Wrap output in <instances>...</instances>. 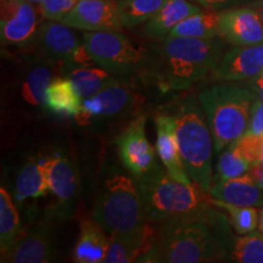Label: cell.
Listing matches in <instances>:
<instances>
[{
	"instance_id": "cell-1",
	"label": "cell",
	"mask_w": 263,
	"mask_h": 263,
	"mask_svg": "<svg viewBox=\"0 0 263 263\" xmlns=\"http://www.w3.org/2000/svg\"><path fill=\"white\" fill-rule=\"evenodd\" d=\"M155 224V240L144 263L230 261L236 238L229 218L212 203Z\"/></svg>"
},
{
	"instance_id": "cell-2",
	"label": "cell",
	"mask_w": 263,
	"mask_h": 263,
	"mask_svg": "<svg viewBox=\"0 0 263 263\" xmlns=\"http://www.w3.org/2000/svg\"><path fill=\"white\" fill-rule=\"evenodd\" d=\"M221 37L196 39L167 35L156 48L157 74L161 84L172 90H185L205 78L223 55Z\"/></svg>"
},
{
	"instance_id": "cell-3",
	"label": "cell",
	"mask_w": 263,
	"mask_h": 263,
	"mask_svg": "<svg viewBox=\"0 0 263 263\" xmlns=\"http://www.w3.org/2000/svg\"><path fill=\"white\" fill-rule=\"evenodd\" d=\"M255 100V93L246 85L228 82L210 85L199 94L216 153L219 154L248 132Z\"/></svg>"
},
{
	"instance_id": "cell-4",
	"label": "cell",
	"mask_w": 263,
	"mask_h": 263,
	"mask_svg": "<svg viewBox=\"0 0 263 263\" xmlns=\"http://www.w3.org/2000/svg\"><path fill=\"white\" fill-rule=\"evenodd\" d=\"M173 116L184 167L193 182L210 193L213 184V137L201 105L194 97H185L177 103Z\"/></svg>"
},
{
	"instance_id": "cell-5",
	"label": "cell",
	"mask_w": 263,
	"mask_h": 263,
	"mask_svg": "<svg viewBox=\"0 0 263 263\" xmlns=\"http://www.w3.org/2000/svg\"><path fill=\"white\" fill-rule=\"evenodd\" d=\"M147 222L160 223L212 203L199 184L173 178L167 171H151L139 180Z\"/></svg>"
},
{
	"instance_id": "cell-6",
	"label": "cell",
	"mask_w": 263,
	"mask_h": 263,
	"mask_svg": "<svg viewBox=\"0 0 263 263\" xmlns=\"http://www.w3.org/2000/svg\"><path fill=\"white\" fill-rule=\"evenodd\" d=\"M91 218L110 234L149 223L139 186L123 174H115L106 180Z\"/></svg>"
},
{
	"instance_id": "cell-7",
	"label": "cell",
	"mask_w": 263,
	"mask_h": 263,
	"mask_svg": "<svg viewBox=\"0 0 263 263\" xmlns=\"http://www.w3.org/2000/svg\"><path fill=\"white\" fill-rule=\"evenodd\" d=\"M83 43L93 65L114 74L129 73L141 61V51L120 31L84 32Z\"/></svg>"
},
{
	"instance_id": "cell-8",
	"label": "cell",
	"mask_w": 263,
	"mask_h": 263,
	"mask_svg": "<svg viewBox=\"0 0 263 263\" xmlns=\"http://www.w3.org/2000/svg\"><path fill=\"white\" fill-rule=\"evenodd\" d=\"M73 29L58 21L41 25L37 37L43 55L49 60L61 62L70 67L93 64L85 50L83 37L80 41Z\"/></svg>"
},
{
	"instance_id": "cell-9",
	"label": "cell",
	"mask_w": 263,
	"mask_h": 263,
	"mask_svg": "<svg viewBox=\"0 0 263 263\" xmlns=\"http://www.w3.org/2000/svg\"><path fill=\"white\" fill-rule=\"evenodd\" d=\"M41 17H44L41 6L25 0H2V42L14 47H26L38 35Z\"/></svg>"
},
{
	"instance_id": "cell-10",
	"label": "cell",
	"mask_w": 263,
	"mask_h": 263,
	"mask_svg": "<svg viewBox=\"0 0 263 263\" xmlns=\"http://www.w3.org/2000/svg\"><path fill=\"white\" fill-rule=\"evenodd\" d=\"M43 163L50 193L57 200L52 207L51 216L55 219L68 218L73 212L78 190L77 173L73 163L67 157L61 155H54L43 160Z\"/></svg>"
},
{
	"instance_id": "cell-11",
	"label": "cell",
	"mask_w": 263,
	"mask_h": 263,
	"mask_svg": "<svg viewBox=\"0 0 263 263\" xmlns=\"http://www.w3.org/2000/svg\"><path fill=\"white\" fill-rule=\"evenodd\" d=\"M145 123L144 116L136 118L116 140L123 164L138 178L149 174L155 163V150L146 138Z\"/></svg>"
},
{
	"instance_id": "cell-12",
	"label": "cell",
	"mask_w": 263,
	"mask_h": 263,
	"mask_svg": "<svg viewBox=\"0 0 263 263\" xmlns=\"http://www.w3.org/2000/svg\"><path fill=\"white\" fill-rule=\"evenodd\" d=\"M54 217L43 219L17 240L11 249L2 256V262L47 263L57 257L54 246Z\"/></svg>"
},
{
	"instance_id": "cell-13",
	"label": "cell",
	"mask_w": 263,
	"mask_h": 263,
	"mask_svg": "<svg viewBox=\"0 0 263 263\" xmlns=\"http://www.w3.org/2000/svg\"><path fill=\"white\" fill-rule=\"evenodd\" d=\"M60 22L85 32L121 31L123 27L112 0H78Z\"/></svg>"
},
{
	"instance_id": "cell-14",
	"label": "cell",
	"mask_w": 263,
	"mask_h": 263,
	"mask_svg": "<svg viewBox=\"0 0 263 263\" xmlns=\"http://www.w3.org/2000/svg\"><path fill=\"white\" fill-rule=\"evenodd\" d=\"M137 95L122 82H115L93 97L84 99L81 111L74 116L80 124H88L95 118L111 117L122 114L136 104Z\"/></svg>"
},
{
	"instance_id": "cell-15",
	"label": "cell",
	"mask_w": 263,
	"mask_h": 263,
	"mask_svg": "<svg viewBox=\"0 0 263 263\" xmlns=\"http://www.w3.org/2000/svg\"><path fill=\"white\" fill-rule=\"evenodd\" d=\"M219 37L233 47L263 44V22L256 10L229 9L221 12Z\"/></svg>"
},
{
	"instance_id": "cell-16",
	"label": "cell",
	"mask_w": 263,
	"mask_h": 263,
	"mask_svg": "<svg viewBox=\"0 0 263 263\" xmlns=\"http://www.w3.org/2000/svg\"><path fill=\"white\" fill-rule=\"evenodd\" d=\"M263 70V44L234 47L223 52L212 76L219 82L248 81Z\"/></svg>"
},
{
	"instance_id": "cell-17",
	"label": "cell",
	"mask_w": 263,
	"mask_h": 263,
	"mask_svg": "<svg viewBox=\"0 0 263 263\" xmlns=\"http://www.w3.org/2000/svg\"><path fill=\"white\" fill-rule=\"evenodd\" d=\"M155 232V224L149 222L137 228L112 233L104 263L139 262L153 246Z\"/></svg>"
},
{
	"instance_id": "cell-18",
	"label": "cell",
	"mask_w": 263,
	"mask_h": 263,
	"mask_svg": "<svg viewBox=\"0 0 263 263\" xmlns=\"http://www.w3.org/2000/svg\"><path fill=\"white\" fill-rule=\"evenodd\" d=\"M157 140L156 150L162 161L164 168L173 178L183 183H192L193 180L184 167L179 153L178 141L176 134V121L173 115L160 114L156 116Z\"/></svg>"
},
{
	"instance_id": "cell-19",
	"label": "cell",
	"mask_w": 263,
	"mask_h": 263,
	"mask_svg": "<svg viewBox=\"0 0 263 263\" xmlns=\"http://www.w3.org/2000/svg\"><path fill=\"white\" fill-rule=\"evenodd\" d=\"M210 195L219 201L236 206L263 207V188L249 173L238 178L213 183Z\"/></svg>"
},
{
	"instance_id": "cell-20",
	"label": "cell",
	"mask_w": 263,
	"mask_h": 263,
	"mask_svg": "<svg viewBox=\"0 0 263 263\" xmlns=\"http://www.w3.org/2000/svg\"><path fill=\"white\" fill-rule=\"evenodd\" d=\"M110 239L105 230L91 219H82L80 236L73 250V261L77 263H100L106 257Z\"/></svg>"
},
{
	"instance_id": "cell-21",
	"label": "cell",
	"mask_w": 263,
	"mask_h": 263,
	"mask_svg": "<svg viewBox=\"0 0 263 263\" xmlns=\"http://www.w3.org/2000/svg\"><path fill=\"white\" fill-rule=\"evenodd\" d=\"M202 9L188 0H167L157 14L146 22L145 33L151 38L162 39L180 22L199 14Z\"/></svg>"
},
{
	"instance_id": "cell-22",
	"label": "cell",
	"mask_w": 263,
	"mask_h": 263,
	"mask_svg": "<svg viewBox=\"0 0 263 263\" xmlns=\"http://www.w3.org/2000/svg\"><path fill=\"white\" fill-rule=\"evenodd\" d=\"M81 95L68 77H59L51 81L45 93V105L54 114L76 116L82 108Z\"/></svg>"
},
{
	"instance_id": "cell-23",
	"label": "cell",
	"mask_w": 263,
	"mask_h": 263,
	"mask_svg": "<svg viewBox=\"0 0 263 263\" xmlns=\"http://www.w3.org/2000/svg\"><path fill=\"white\" fill-rule=\"evenodd\" d=\"M50 193L43 160H31L22 167L15 183V197L18 202L38 199Z\"/></svg>"
},
{
	"instance_id": "cell-24",
	"label": "cell",
	"mask_w": 263,
	"mask_h": 263,
	"mask_svg": "<svg viewBox=\"0 0 263 263\" xmlns=\"http://www.w3.org/2000/svg\"><path fill=\"white\" fill-rule=\"evenodd\" d=\"M65 74L72 81L83 100L93 97L108 85L117 82L114 73L101 67H84V66L74 67L73 66L68 68Z\"/></svg>"
},
{
	"instance_id": "cell-25",
	"label": "cell",
	"mask_w": 263,
	"mask_h": 263,
	"mask_svg": "<svg viewBox=\"0 0 263 263\" xmlns=\"http://www.w3.org/2000/svg\"><path fill=\"white\" fill-rule=\"evenodd\" d=\"M24 235L17 209L5 188L0 189V249L5 255Z\"/></svg>"
},
{
	"instance_id": "cell-26",
	"label": "cell",
	"mask_w": 263,
	"mask_h": 263,
	"mask_svg": "<svg viewBox=\"0 0 263 263\" xmlns=\"http://www.w3.org/2000/svg\"><path fill=\"white\" fill-rule=\"evenodd\" d=\"M221 12L201 11L177 25L168 35L196 39H212L219 37Z\"/></svg>"
},
{
	"instance_id": "cell-27",
	"label": "cell",
	"mask_w": 263,
	"mask_h": 263,
	"mask_svg": "<svg viewBox=\"0 0 263 263\" xmlns=\"http://www.w3.org/2000/svg\"><path fill=\"white\" fill-rule=\"evenodd\" d=\"M167 0H121L118 16L123 27L133 28L153 18Z\"/></svg>"
},
{
	"instance_id": "cell-28",
	"label": "cell",
	"mask_w": 263,
	"mask_h": 263,
	"mask_svg": "<svg viewBox=\"0 0 263 263\" xmlns=\"http://www.w3.org/2000/svg\"><path fill=\"white\" fill-rule=\"evenodd\" d=\"M252 164L241 155L236 143L230 144L222 151L217 162L216 176L213 177V183L221 182V180L238 178L244 176L251 168Z\"/></svg>"
},
{
	"instance_id": "cell-29",
	"label": "cell",
	"mask_w": 263,
	"mask_h": 263,
	"mask_svg": "<svg viewBox=\"0 0 263 263\" xmlns=\"http://www.w3.org/2000/svg\"><path fill=\"white\" fill-rule=\"evenodd\" d=\"M51 83V72L44 66H37L26 77L22 84V98L32 106L45 104V93Z\"/></svg>"
},
{
	"instance_id": "cell-30",
	"label": "cell",
	"mask_w": 263,
	"mask_h": 263,
	"mask_svg": "<svg viewBox=\"0 0 263 263\" xmlns=\"http://www.w3.org/2000/svg\"><path fill=\"white\" fill-rule=\"evenodd\" d=\"M230 262L263 263V232H252L236 238Z\"/></svg>"
},
{
	"instance_id": "cell-31",
	"label": "cell",
	"mask_w": 263,
	"mask_h": 263,
	"mask_svg": "<svg viewBox=\"0 0 263 263\" xmlns=\"http://www.w3.org/2000/svg\"><path fill=\"white\" fill-rule=\"evenodd\" d=\"M212 202L218 209L226 210L229 213L230 224L238 234H248L257 228L259 216L254 206H236L216 199L212 200Z\"/></svg>"
},
{
	"instance_id": "cell-32",
	"label": "cell",
	"mask_w": 263,
	"mask_h": 263,
	"mask_svg": "<svg viewBox=\"0 0 263 263\" xmlns=\"http://www.w3.org/2000/svg\"><path fill=\"white\" fill-rule=\"evenodd\" d=\"M241 155L251 164L261 162L263 151V136L246 133L235 141Z\"/></svg>"
},
{
	"instance_id": "cell-33",
	"label": "cell",
	"mask_w": 263,
	"mask_h": 263,
	"mask_svg": "<svg viewBox=\"0 0 263 263\" xmlns=\"http://www.w3.org/2000/svg\"><path fill=\"white\" fill-rule=\"evenodd\" d=\"M78 0H43L41 9L48 21L60 22L73 9Z\"/></svg>"
},
{
	"instance_id": "cell-34",
	"label": "cell",
	"mask_w": 263,
	"mask_h": 263,
	"mask_svg": "<svg viewBox=\"0 0 263 263\" xmlns=\"http://www.w3.org/2000/svg\"><path fill=\"white\" fill-rule=\"evenodd\" d=\"M248 133L263 136V101L256 99L250 115Z\"/></svg>"
},
{
	"instance_id": "cell-35",
	"label": "cell",
	"mask_w": 263,
	"mask_h": 263,
	"mask_svg": "<svg viewBox=\"0 0 263 263\" xmlns=\"http://www.w3.org/2000/svg\"><path fill=\"white\" fill-rule=\"evenodd\" d=\"M245 85L254 91L256 99H259V100L263 101V71L259 72L255 77L248 80V83Z\"/></svg>"
},
{
	"instance_id": "cell-36",
	"label": "cell",
	"mask_w": 263,
	"mask_h": 263,
	"mask_svg": "<svg viewBox=\"0 0 263 263\" xmlns=\"http://www.w3.org/2000/svg\"><path fill=\"white\" fill-rule=\"evenodd\" d=\"M248 173L255 179V182L257 183L259 186L263 188V164L261 162L252 164Z\"/></svg>"
},
{
	"instance_id": "cell-37",
	"label": "cell",
	"mask_w": 263,
	"mask_h": 263,
	"mask_svg": "<svg viewBox=\"0 0 263 263\" xmlns=\"http://www.w3.org/2000/svg\"><path fill=\"white\" fill-rule=\"evenodd\" d=\"M195 2L199 3L200 5L205 6L207 9H213L217 8V6H221L224 3L230 2V0H195Z\"/></svg>"
},
{
	"instance_id": "cell-38",
	"label": "cell",
	"mask_w": 263,
	"mask_h": 263,
	"mask_svg": "<svg viewBox=\"0 0 263 263\" xmlns=\"http://www.w3.org/2000/svg\"><path fill=\"white\" fill-rule=\"evenodd\" d=\"M258 224H259V230H262V232H263V209L261 210V212H259V222H258Z\"/></svg>"
},
{
	"instance_id": "cell-39",
	"label": "cell",
	"mask_w": 263,
	"mask_h": 263,
	"mask_svg": "<svg viewBox=\"0 0 263 263\" xmlns=\"http://www.w3.org/2000/svg\"><path fill=\"white\" fill-rule=\"evenodd\" d=\"M25 2H28V3H31V4H33V5L41 6V4H42V2H43V0H25Z\"/></svg>"
},
{
	"instance_id": "cell-40",
	"label": "cell",
	"mask_w": 263,
	"mask_h": 263,
	"mask_svg": "<svg viewBox=\"0 0 263 263\" xmlns=\"http://www.w3.org/2000/svg\"><path fill=\"white\" fill-rule=\"evenodd\" d=\"M258 14H259V16H261V20H262V22H263V8H262L261 10H259Z\"/></svg>"
},
{
	"instance_id": "cell-41",
	"label": "cell",
	"mask_w": 263,
	"mask_h": 263,
	"mask_svg": "<svg viewBox=\"0 0 263 263\" xmlns=\"http://www.w3.org/2000/svg\"><path fill=\"white\" fill-rule=\"evenodd\" d=\"M261 163L263 164V151H262V159H261Z\"/></svg>"
},
{
	"instance_id": "cell-42",
	"label": "cell",
	"mask_w": 263,
	"mask_h": 263,
	"mask_svg": "<svg viewBox=\"0 0 263 263\" xmlns=\"http://www.w3.org/2000/svg\"><path fill=\"white\" fill-rule=\"evenodd\" d=\"M262 71H263V70H262Z\"/></svg>"
}]
</instances>
